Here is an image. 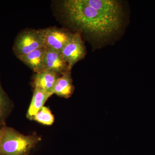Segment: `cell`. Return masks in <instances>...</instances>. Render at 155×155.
<instances>
[{"instance_id":"obj_7","label":"cell","mask_w":155,"mask_h":155,"mask_svg":"<svg viewBox=\"0 0 155 155\" xmlns=\"http://www.w3.org/2000/svg\"><path fill=\"white\" fill-rule=\"evenodd\" d=\"M46 50V47H43L18 58L33 72L39 73L45 70L44 61Z\"/></svg>"},{"instance_id":"obj_13","label":"cell","mask_w":155,"mask_h":155,"mask_svg":"<svg viewBox=\"0 0 155 155\" xmlns=\"http://www.w3.org/2000/svg\"><path fill=\"white\" fill-rule=\"evenodd\" d=\"M5 125V123H3L2 122H0V136H1L3 127Z\"/></svg>"},{"instance_id":"obj_5","label":"cell","mask_w":155,"mask_h":155,"mask_svg":"<svg viewBox=\"0 0 155 155\" xmlns=\"http://www.w3.org/2000/svg\"><path fill=\"white\" fill-rule=\"evenodd\" d=\"M44 31L45 46L57 50L60 52L74 34L67 30L55 27L44 29Z\"/></svg>"},{"instance_id":"obj_9","label":"cell","mask_w":155,"mask_h":155,"mask_svg":"<svg viewBox=\"0 0 155 155\" xmlns=\"http://www.w3.org/2000/svg\"><path fill=\"white\" fill-rule=\"evenodd\" d=\"M52 95L50 92L40 88H35L32 99L27 111V118L31 120H33L34 116L44 107L45 103Z\"/></svg>"},{"instance_id":"obj_1","label":"cell","mask_w":155,"mask_h":155,"mask_svg":"<svg viewBox=\"0 0 155 155\" xmlns=\"http://www.w3.org/2000/svg\"><path fill=\"white\" fill-rule=\"evenodd\" d=\"M62 9L71 25L96 40L110 38L123 23V8L116 0H67Z\"/></svg>"},{"instance_id":"obj_10","label":"cell","mask_w":155,"mask_h":155,"mask_svg":"<svg viewBox=\"0 0 155 155\" xmlns=\"http://www.w3.org/2000/svg\"><path fill=\"white\" fill-rule=\"evenodd\" d=\"M59 77V75L54 72L45 69L34 76L32 85L34 88H40L51 92Z\"/></svg>"},{"instance_id":"obj_8","label":"cell","mask_w":155,"mask_h":155,"mask_svg":"<svg viewBox=\"0 0 155 155\" xmlns=\"http://www.w3.org/2000/svg\"><path fill=\"white\" fill-rule=\"evenodd\" d=\"M75 87L72 83L71 71L65 73L56 81L51 92L58 96L68 98L74 92Z\"/></svg>"},{"instance_id":"obj_4","label":"cell","mask_w":155,"mask_h":155,"mask_svg":"<svg viewBox=\"0 0 155 155\" xmlns=\"http://www.w3.org/2000/svg\"><path fill=\"white\" fill-rule=\"evenodd\" d=\"M64 61L68 64L69 71L78 61L86 55V48L80 34L74 33L72 38L63 48L61 51Z\"/></svg>"},{"instance_id":"obj_11","label":"cell","mask_w":155,"mask_h":155,"mask_svg":"<svg viewBox=\"0 0 155 155\" xmlns=\"http://www.w3.org/2000/svg\"><path fill=\"white\" fill-rule=\"evenodd\" d=\"M13 107V102L2 86L0 74V122L5 123L6 119L11 113Z\"/></svg>"},{"instance_id":"obj_2","label":"cell","mask_w":155,"mask_h":155,"mask_svg":"<svg viewBox=\"0 0 155 155\" xmlns=\"http://www.w3.org/2000/svg\"><path fill=\"white\" fill-rule=\"evenodd\" d=\"M41 140L36 133L23 135L5 124L0 136V155H28Z\"/></svg>"},{"instance_id":"obj_12","label":"cell","mask_w":155,"mask_h":155,"mask_svg":"<svg viewBox=\"0 0 155 155\" xmlns=\"http://www.w3.org/2000/svg\"><path fill=\"white\" fill-rule=\"evenodd\" d=\"M33 120L43 125L50 126L54 123V118L50 109L44 106L34 116Z\"/></svg>"},{"instance_id":"obj_3","label":"cell","mask_w":155,"mask_h":155,"mask_svg":"<svg viewBox=\"0 0 155 155\" xmlns=\"http://www.w3.org/2000/svg\"><path fill=\"white\" fill-rule=\"evenodd\" d=\"M45 46L43 29H29L17 35L14 41L13 51L17 58Z\"/></svg>"},{"instance_id":"obj_6","label":"cell","mask_w":155,"mask_h":155,"mask_svg":"<svg viewBox=\"0 0 155 155\" xmlns=\"http://www.w3.org/2000/svg\"><path fill=\"white\" fill-rule=\"evenodd\" d=\"M45 68L58 75H63L69 72L68 64L64 61L60 52L47 48L45 57Z\"/></svg>"}]
</instances>
